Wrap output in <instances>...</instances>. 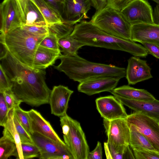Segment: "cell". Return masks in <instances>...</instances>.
<instances>
[{
  "label": "cell",
  "instance_id": "obj_1",
  "mask_svg": "<svg viewBox=\"0 0 159 159\" xmlns=\"http://www.w3.org/2000/svg\"><path fill=\"white\" fill-rule=\"evenodd\" d=\"M0 60L11 84V90L19 100L33 107L49 103L51 90L45 82L44 69L25 65L8 51Z\"/></svg>",
  "mask_w": 159,
  "mask_h": 159
},
{
  "label": "cell",
  "instance_id": "obj_2",
  "mask_svg": "<svg viewBox=\"0 0 159 159\" xmlns=\"http://www.w3.org/2000/svg\"><path fill=\"white\" fill-rule=\"evenodd\" d=\"M84 46L123 51L139 57H145L147 51L131 39L119 38L106 33L90 21L82 20L74 26L70 35Z\"/></svg>",
  "mask_w": 159,
  "mask_h": 159
},
{
  "label": "cell",
  "instance_id": "obj_3",
  "mask_svg": "<svg viewBox=\"0 0 159 159\" xmlns=\"http://www.w3.org/2000/svg\"><path fill=\"white\" fill-rule=\"evenodd\" d=\"M60 63L54 68L63 72L70 79L81 83L94 78L109 76L120 79L126 77V69L104 64L92 62L78 55L61 54Z\"/></svg>",
  "mask_w": 159,
  "mask_h": 159
},
{
  "label": "cell",
  "instance_id": "obj_4",
  "mask_svg": "<svg viewBox=\"0 0 159 159\" xmlns=\"http://www.w3.org/2000/svg\"><path fill=\"white\" fill-rule=\"evenodd\" d=\"M46 35H35L20 27L9 32L4 36H0V43L4 45L8 52L17 60L34 68L35 52Z\"/></svg>",
  "mask_w": 159,
  "mask_h": 159
},
{
  "label": "cell",
  "instance_id": "obj_5",
  "mask_svg": "<svg viewBox=\"0 0 159 159\" xmlns=\"http://www.w3.org/2000/svg\"><path fill=\"white\" fill-rule=\"evenodd\" d=\"M102 30L113 36L131 39V25L120 11L109 7L96 11L90 21Z\"/></svg>",
  "mask_w": 159,
  "mask_h": 159
},
{
  "label": "cell",
  "instance_id": "obj_6",
  "mask_svg": "<svg viewBox=\"0 0 159 159\" xmlns=\"http://www.w3.org/2000/svg\"><path fill=\"white\" fill-rule=\"evenodd\" d=\"M64 142L74 159H87L89 147L80 123L67 114L60 117Z\"/></svg>",
  "mask_w": 159,
  "mask_h": 159
},
{
  "label": "cell",
  "instance_id": "obj_7",
  "mask_svg": "<svg viewBox=\"0 0 159 159\" xmlns=\"http://www.w3.org/2000/svg\"><path fill=\"white\" fill-rule=\"evenodd\" d=\"M130 130L144 135L156 152L159 153V122L139 112H135L125 118Z\"/></svg>",
  "mask_w": 159,
  "mask_h": 159
},
{
  "label": "cell",
  "instance_id": "obj_8",
  "mask_svg": "<svg viewBox=\"0 0 159 159\" xmlns=\"http://www.w3.org/2000/svg\"><path fill=\"white\" fill-rule=\"evenodd\" d=\"M31 137L34 144L40 152L39 157L42 159H74L66 144L58 143L36 132Z\"/></svg>",
  "mask_w": 159,
  "mask_h": 159
},
{
  "label": "cell",
  "instance_id": "obj_9",
  "mask_svg": "<svg viewBox=\"0 0 159 159\" xmlns=\"http://www.w3.org/2000/svg\"><path fill=\"white\" fill-rule=\"evenodd\" d=\"M131 25L140 24H154L152 7L145 0H133L120 11Z\"/></svg>",
  "mask_w": 159,
  "mask_h": 159
},
{
  "label": "cell",
  "instance_id": "obj_10",
  "mask_svg": "<svg viewBox=\"0 0 159 159\" xmlns=\"http://www.w3.org/2000/svg\"><path fill=\"white\" fill-rule=\"evenodd\" d=\"M0 36L23 25L17 0H4L0 5Z\"/></svg>",
  "mask_w": 159,
  "mask_h": 159
},
{
  "label": "cell",
  "instance_id": "obj_11",
  "mask_svg": "<svg viewBox=\"0 0 159 159\" xmlns=\"http://www.w3.org/2000/svg\"><path fill=\"white\" fill-rule=\"evenodd\" d=\"M91 6L90 0H64L61 15L63 21L75 25L89 18L87 14Z\"/></svg>",
  "mask_w": 159,
  "mask_h": 159
},
{
  "label": "cell",
  "instance_id": "obj_12",
  "mask_svg": "<svg viewBox=\"0 0 159 159\" xmlns=\"http://www.w3.org/2000/svg\"><path fill=\"white\" fill-rule=\"evenodd\" d=\"M103 124L108 143L118 145H129L130 130L125 118L111 121L103 119Z\"/></svg>",
  "mask_w": 159,
  "mask_h": 159
},
{
  "label": "cell",
  "instance_id": "obj_13",
  "mask_svg": "<svg viewBox=\"0 0 159 159\" xmlns=\"http://www.w3.org/2000/svg\"><path fill=\"white\" fill-rule=\"evenodd\" d=\"M95 102L97 109L103 119L111 121L125 119L128 115L123 104L114 95L98 98Z\"/></svg>",
  "mask_w": 159,
  "mask_h": 159
},
{
  "label": "cell",
  "instance_id": "obj_14",
  "mask_svg": "<svg viewBox=\"0 0 159 159\" xmlns=\"http://www.w3.org/2000/svg\"><path fill=\"white\" fill-rule=\"evenodd\" d=\"M120 79L111 76H100L80 83L79 92L91 96L103 92H110L116 88Z\"/></svg>",
  "mask_w": 159,
  "mask_h": 159
},
{
  "label": "cell",
  "instance_id": "obj_15",
  "mask_svg": "<svg viewBox=\"0 0 159 159\" xmlns=\"http://www.w3.org/2000/svg\"><path fill=\"white\" fill-rule=\"evenodd\" d=\"M74 91L62 85L54 86L49 100L51 114L61 117L66 114L70 97Z\"/></svg>",
  "mask_w": 159,
  "mask_h": 159
},
{
  "label": "cell",
  "instance_id": "obj_16",
  "mask_svg": "<svg viewBox=\"0 0 159 159\" xmlns=\"http://www.w3.org/2000/svg\"><path fill=\"white\" fill-rule=\"evenodd\" d=\"M151 70L146 61L138 57H130L126 69V77L128 84L134 85L152 78Z\"/></svg>",
  "mask_w": 159,
  "mask_h": 159
},
{
  "label": "cell",
  "instance_id": "obj_17",
  "mask_svg": "<svg viewBox=\"0 0 159 159\" xmlns=\"http://www.w3.org/2000/svg\"><path fill=\"white\" fill-rule=\"evenodd\" d=\"M17 1L21 15L22 25L48 26L39 9L32 0Z\"/></svg>",
  "mask_w": 159,
  "mask_h": 159
},
{
  "label": "cell",
  "instance_id": "obj_18",
  "mask_svg": "<svg viewBox=\"0 0 159 159\" xmlns=\"http://www.w3.org/2000/svg\"><path fill=\"white\" fill-rule=\"evenodd\" d=\"M131 39L134 42L159 45V25L140 24L131 25Z\"/></svg>",
  "mask_w": 159,
  "mask_h": 159
},
{
  "label": "cell",
  "instance_id": "obj_19",
  "mask_svg": "<svg viewBox=\"0 0 159 159\" xmlns=\"http://www.w3.org/2000/svg\"><path fill=\"white\" fill-rule=\"evenodd\" d=\"M31 122V129L60 143L66 144L54 130L50 123L37 111L32 109L28 111Z\"/></svg>",
  "mask_w": 159,
  "mask_h": 159
},
{
  "label": "cell",
  "instance_id": "obj_20",
  "mask_svg": "<svg viewBox=\"0 0 159 159\" xmlns=\"http://www.w3.org/2000/svg\"><path fill=\"white\" fill-rule=\"evenodd\" d=\"M123 105L149 116L159 122V101H141L129 99L114 95Z\"/></svg>",
  "mask_w": 159,
  "mask_h": 159
},
{
  "label": "cell",
  "instance_id": "obj_21",
  "mask_svg": "<svg viewBox=\"0 0 159 159\" xmlns=\"http://www.w3.org/2000/svg\"><path fill=\"white\" fill-rule=\"evenodd\" d=\"M61 52L60 49H51L39 45L34 56V68L45 69L53 65L62 54Z\"/></svg>",
  "mask_w": 159,
  "mask_h": 159
},
{
  "label": "cell",
  "instance_id": "obj_22",
  "mask_svg": "<svg viewBox=\"0 0 159 159\" xmlns=\"http://www.w3.org/2000/svg\"><path fill=\"white\" fill-rule=\"evenodd\" d=\"M110 92L113 95L133 100L152 101L156 99L154 96L147 90L135 88L128 85H124L115 88Z\"/></svg>",
  "mask_w": 159,
  "mask_h": 159
},
{
  "label": "cell",
  "instance_id": "obj_23",
  "mask_svg": "<svg viewBox=\"0 0 159 159\" xmlns=\"http://www.w3.org/2000/svg\"><path fill=\"white\" fill-rule=\"evenodd\" d=\"M14 108L9 111L7 120L3 126V136L16 144L19 159H24L22 150L21 142L14 122Z\"/></svg>",
  "mask_w": 159,
  "mask_h": 159
},
{
  "label": "cell",
  "instance_id": "obj_24",
  "mask_svg": "<svg viewBox=\"0 0 159 159\" xmlns=\"http://www.w3.org/2000/svg\"><path fill=\"white\" fill-rule=\"evenodd\" d=\"M37 7L48 26L63 21L61 16L45 0H32Z\"/></svg>",
  "mask_w": 159,
  "mask_h": 159
},
{
  "label": "cell",
  "instance_id": "obj_25",
  "mask_svg": "<svg viewBox=\"0 0 159 159\" xmlns=\"http://www.w3.org/2000/svg\"><path fill=\"white\" fill-rule=\"evenodd\" d=\"M58 44L61 49V52L63 54L66 55L77 54L79 49L85 46L83 43L70 35L59 39Z\"/></svg>",
  "mask_w": 159,
  "mask_h": 159
},
{
  "label": "cell",
  "instance_id": "obj_26",
  "mask_svg": "<svg viewBox=\"0 0 159 159\" xmlns=\"http://www.w3.org/2000/svg\"><path fill=\"white\" fill-rule=\"evenodd\" d=\"M107 143L111 159H135L129 145H118Z\"/></svg>",
  "mask_w": 159,
  "mask_h": 159
},
{
  "label": "cell",
  "instance_id": "obj_27",
  "mask_svg": "<svg viewBox=\"0 0 159 159\" xmlns=\"http://www.w3.org/2000/svg\"><path fill=\"white\" fill-rule=\"evenodd\" d=\"M129 145L131 149H146L155 151L147 138L142 134L137 131L130 130Z\"/></svg>",
  "mask_w": 159,
  "mask_h": 159
},
{
  "label": "cell",
  "instance_id": "obj_28",
  "mask_svg": "<svg viewBox=\"0 0 159 159\" xmlns=\"http://www.w3.org/2000/svg\"><path fill=\"white\" fill-rule=\"evenodd\" d=\"M11 156L19 159L17 146L3 136L0 139V159H7Z\"/></svg>",
  "mask_w": 159,
  "mask_h": 159
},
{
  "label": "cell",
  "instance_id": "obj_29",
  "mask_svg": "<svg viewBox=\"0 0 159 159\" xmlns=\"http://www.w3.org/2000/svg\"><path fill=\"white\" fill-rule=\"evenodd\" d=\"M74 26L63 21L49 25L48 27L49 32L55 34L59 39L70 35L73 30Z\"/></svg>",
  "mask_w": 159,
  "mask_h": 159
},
{
  "label": "cell",
  "instance_id": "obj_30",
  "mask_svg": "<svg viewBox=\"0 0 159 159\" xmlns=\"http://www.w3.org/2000/svg\"><path fill=\"white\" fill-rule=\"evenodd\" d=\"M14 113L20 124L26 131L31 135L32 132L31 122L28 111L23 110L19 106L14 108Z\"/></svg>",
  "mask_w": 159,
  "mask_h": 159
},
{
  "label": "cell",
  "instance_id": "obj_31",
  "mask_svg": "<svg viewBox=\"0 0 159 159\" xmlns=\"http://www.w3.org/2000/svg\"><path fill=\"white\" fill-rule=\"evenodd\" d=\"M21 148L24 159L39 157L40 151L35 144L21 143Z\"/></svg>",
  "mask_w": 159,
  "mask_h": 159
},
{
  "label": "cell",
  "instance_id": "obj_32",
  "mask_svg": "<svg viewBox=\"0 0 159 159\" xmlns=\"http://www.w3.org/2000/svg\"><path fill=\"white\" fill-rule=\"evenodd\" d=\"M135 159H159V153L146 149H132Z\"/></svg>",
  "mask_w": 159,
  "mask_h": 159
},
{
  "label": "cell",
  "instance_id": "obj_33",
  "mask_svg": "<svg viewBox=\"0 0 159 159\" xmlns=\"http://www.w3.org/2000/svg\"><path fill=\"white\" fill-rule=\"evenodd\" d=\"M58 40L55 34L49 32L41 41L39 45L49 49L59 50Z\"/></svg>",
  "mask_w": 159,
  "mask_h": 159
},
{
  "label": "cell",
  "instance_id": "obj_34",
  "mask_svg": "<svg viewBox=\"0 0 159 159\" xmlns=\"http://www.w3.org/2000/svg\"><path fill=\"white\" fill-rule=\"evenodd\" d=\"M14 120L21 143L34 144L31 135L26 131L20 124L15 115L14 113Z\"/></svg>",
  "mask_w": 159,
  "mask_h": 159
},
{
  "label": "cell",
  "instance_id": "obj_35",
  "mask_svg": "<svg viewBox=\"0 0 159 159\" xmlns=\"http://www.w3.org/2000/svg\"><path fill=\"white\" fill-rule=\"evenodd\" d=\"M20 27L28 32L35 35H47L49 32L48 27L47 26L23 25Z\"/></svg>",
  "mask_w": 159,
  "mask_h": 159
},
{
  "label": "cell",
  "instance_id": "obj_36",
  "mask_svg": "<svg viewBox=\"0 0 159 159\" xmlns=\"http://www.w3.org/2000/svg\"><path fill=\"white\" fill-rule=\"evenodd\" d=\"M2 93L9 110L20 106L22 102L17 98L11 89L6 90Z\"/></svg>",
  "mask_w": 159,
  "mask_h": 159
},
{
  "label": "cell",
  "instance_id": "obj_37",
  "mask_svg": "<svg viewBox=\"0 0 159 159\" xmlns=\"http://www.w3.org/2000/svg\"><path fill=\"white\" fill-rule=\"evenodd\" d=\"M8 108L2 92H0V125L4 126L6 123L9 111Z\"/></svg>",
  "mask_w": 159,
  "mask_h": 159
},
{
  "label": "cell",
  "instance_id": "obj_38",
  "mask_svg": "<svg viewBox=\"0 0 159 159\" xmlns=\"http://www.w3.org/2000/svg\"><path fill=\"white\" fill-rule=\"evenodd\" d=\"M12 85L4 69L0 65V92L11 89Z\"/></svg>",
  "mask_w": 159,
  "mask_h": 159
},
{
  "label": "cell",
  "instance_id": "obj_39",
  "mask_svg": "<svg viewBox=\"0 0 159 159\" xmlns=\"http://www.w3.org/2000/svg\"><path fill=\"white\" fill-rule=\"evenodd\" d=\"M133 0H108L107 6L116 10L120 11Z\"/></svg>",
  "mask_w": 159,
  "mask_h": 159
},
{
  "label": "cell",
  "instance_id": "obj_40",
  "mask_svg": "<svg viewBox=\"0 0 159 159\" xmlns=\"http://www.w3.org/2000/svg\"><path fill=\"white\" fill-rule=\"evenodd\" d=\"M102 147L101 143L98 141L94 149L89 152L88 156L87 159H102Z\"/></svg>",
  "mask_w": 159,
  "mask_h": 159
},
{
  "label": "cell",
  "instance_id": "obj_41",
  "mask_svg": "<svg viewBox=\"0 0 159 159\" xmlns=\"http://www.w3.org/2000/svg\"><path fill=\"white\" fill-rule=\"evenodd\" d=\"M150 54L157 58L159 59V45L156 44L143 42L141 43Z\"/></svg>",
  "mask_w": 159,
  "mask_h": 159
},
{
  "label": "cell",
  "instance_id": "obj_42",
  "mask_svg": "<svg viewBox=\"0 0 159 159\" xmlns=\"http://www.w3.org/2000/svg\"><path fill=\"white\" fill-rule=\"evenodd\" d=\"M61 16L64 0H45Z\"/></svg>",
  "mask_w": 159,
  "mask_h": 159
},
{
  "label": "cell",
  "instance_id": "obj_43",
  "mask_svg": "<svg viewBox=\"0 0 159 159\" xmlns=\"http://www.w3.org/2000/svg\"><path fill=\"white\" fill-rule=\"evenodd\" d=\"M92 6L95 9L96 11H99L108 5V0H90Z\"/></svg>",
  "mask_w": 159,
  "mask_h": 159
},
{
  "label": "cell",
  "instance_id": "obj_44",
  "mask_svg": "<svg viewBox=\"0 0 159 159\" xmlns=\"http://www.w3.org/2000/svg\"><path fill=\"white\" fill-rule=\"evenodd\" d=\"M153 16L154 24L159 25V4H157L155 7Z\"/></svg>",
  "mask_w": 159,
  "mask_h": 159
},
{
  "label": "cell",
  "instance_id": "obj_45",
  "mask_svg": "<svg viewBox=\"0 0 159 159\" xmlns=\"http://www.w3.org/2000/svg\"><path fill=\"white\" fill-rule=\"evenodd\" d=\"M156 3L157 4H159V0H150Z\"/></svg>",
  "mask_w": 159,
  "mask_h": 159
}]
</instances>
